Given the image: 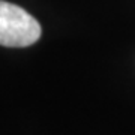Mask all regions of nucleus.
Listing matches in <instances>:
<instances>
[{
	"label": "nucleus",
	"mask_w": 135,
	"mask_h": 135,
	"mask_svg": "<svg viewBox=\"0 0 135 135\" xmlns=\"http://www.w3.org/2000/svg\"><path fill=\"white\" fill-rule=\"evenodd\" d=\"M42 29L39 21L21 6L0 0V45L21 48L38 42Z\"/></svg>",
	"instance_id": "f257e3e1"
}]
</instances>
